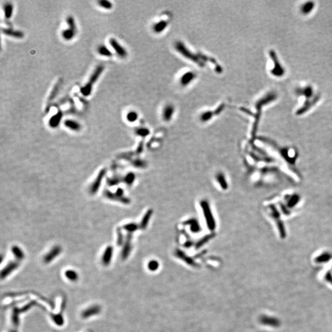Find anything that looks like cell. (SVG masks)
<instances>
[{
  "label": "cell",
  "mask_w": 332,
  "mask_h": 332,
  "mask_svg": "<svg viewBox=\"0 0 332 332\" xmlns=\"http://www.w3.org/2000/svg\"><path fill=\"white\" fill-rule=\"evenodd\" d=\"M103 71H104V67L103 65H99L95 69L94 72L90 77L88 82L83 87L81 88L80 91L84 96L87 97L91 95L92 91L93 86L101 76Z\"/></svg>",
  "instance_id": "6da1fadb"
},
{
  "label": "cell",
  "mask_w": 332,
  "mask_h": 332,
  "mask_svg": "<svg viewBox=\"0 0 332 332\" xmlns=\"http://www.w3.org/2000/svg\"><path fill=\"white\" fill-rule=\"evenodd\" d=\"M201 207L204 212L205 219L206 220V223L207 224L208 228L209 230H213L215 228V222L213 218V214L211 212L210 206L208 204V203L205 201H203L201 203Z\"/></svg>",
  "instance_id": "7a4b0ae2"
},
{
  "label": "cell",
  "mask_w": 332,
  "mask_h": 332,
  "mask_svg": "<svg viewBox=\"0 0 332 332\" xmlns=\"http://www.w3.org/2000/svg\"><path fill=\"white\" fill-rule=\"evenodd\" d=\"M62 82H63L62 79L60 78L59 79H58V81L55 82V85L53 86V88H52V89L51 91L50 95H49V96L48 97V99L47 103H46V108H45L46 113H48L50 110L52 103L54 101V99L56 98V97L57 96L58 93V92H59V91L60 89V87L62 86Z\"/></svg>",
  "instance_id": "3957f363"
},
{
  "label": "cell",
  "mask_w": 332,
  "mask_h": 332,
  "mask_svg": "<svg viewBox=\"0 0 332 332\" xmlns=\"http://www.w3.org/2000/svg\"><path fill=\"white\" fill-rule=\"evenodd\" d=\"M106 173V169H102L99 173L98 174L96 179L94 181L92 184L91 185L90 187V193L92 194H95L97 193V191L99 190L101 186L102 185V180L104 179L105 175Z\"/></svg>",
  "instance_id": "277c9868"
},
{
  "label": "cell",
  "mask_w": 332,
  "mask_h": 332,
  "mask_svg": "<svg viewBox=\"0 0 332 332\" xmlns=\"http://www.w3.org/2000/svg\"><path fill=\"white\" fill-rule=\"evenodd\" d=\"M110 44L113 49L117 53V54L121 57H125L127 55V52L126 49L115 39H110Z\"/></svg>",
  "instance_id": "5b68a950"
},
{
  "label": "cell",
  "mask_w": 332,
  "mask_h": 332,
  "mask_svg": "<svg viewBox=\"0 0 332 332\" xmlns=\"http://www.w3.org/2000/svg\"><path fill=\"white\" fill-rule=\"evenodd\" d=\"M62 252V248L60 246H55L45 255L44 258V261L46 263H49L55 259L57 256L60 254Z\"/></svg>",
  "instance_id": "8992f818"
},
{
  "label": "cell",
  "mask_w": 332,
  "mask_h": 332,
  "mask_svg": "<svg viewBox=\"0 0 332 332\" xmlns=\"http://www.w3.org/2000/svg\"><path fill=\"white\" fill-rule=\"evenodd\" d=\"M2 33L8 36H11L15 38H23L24 36V33L19 30H15L11 28H2Z\"/></svg>",
  "instance_id": "52a82bcc"
},
{
  "label": "cell",
  "mask_w": 332,
  "mask_h": 332,
  "mask_svg": "<svg viewBox=\"0 0 332 332\" xmlns=\"http://www.w3.org/2000/svg\"><path fill=\"white\" fill-rule=\"evenodd\" d=\"M62 117H63L62 112L60 110H58L55 115H53L50 118L49 121V126L52 128H57L59 126L62 121Z\"/></svg>",
  "instance_id": "ba28073f"
},
{
  "label": "cell",
  "mask_w": 332,
  "mask_h": 332,
  "mask_svg": "<svg viewBox=\"0 0 332 332\" xmlns=\"http://www.w3.org/2000/svg\"><path fill=\"white\" fill-rule=\"evenodd\" d=\"M113 253V247L110 245L108 246L106 248L104 252V254H103L102 258L103 264H104L105 265H108L110 263L111 258H112Z\"/></svg>",
  "instance_id": "9c48e42d"
},
{
  "label": "cell",
  "mask_w": 332,
  "mask_h": 332,
  "mask_svg": "<svg viewBox=\"0 0 332 332\" xmlns=\"http://www.w3.org/2000/svg\"><path fill=\"white\" fill-rule=\"evenodd\" d=\"M101 312V307L98 306L91 307L82 313V317L83 318H88L91 316L99 314Z\"/></svg>",
  "instance_id": "30bf717a"
},
{
  "label": "cell",
  "mask_w": 332,
  "mask_h": 332,
  "mask_svg": "<svg viewBox=\"0 0 332 332\" xmlns=\"http://www.w3.org/2000/svg\"><path fill=\"white\" fill-rule=\"evenodd\" d=\"M19 266V263L17 262H11L1 272V278H5L9 274H10L13 270L16 269Z\"/></svg>",
  "instance_id": "8fae6325"
},
{
  "label": "cell",
  "mask_w": 332,
  "mask_h": 332,
  "mask_svg": "<svg viewBox=\"0 0 332 332\" xmlns=\"http://www.w3.org/2000/svg\"><path fill=\"white\" fill-rule=\"evenodd\" d=\"M64 125L65 127L73 131H79L81 126V124L76 121L72 119H67L64 122Z\"/></svg>",
  "instance_id": "7c38bea8"
},
{
  "label": "cell",
  "mask_w": 332,
  "mask_h": 332,
  "mask_svg": "<svg viewBox=\"0 0 332 332\" xmlns=\"http://www.w3.org/2000/svg\"><path fill=\"white\" fill-rule=\"evenodd\" d=\"M13 10L14 7L13 5L11 3H6L4 6V17L7 19H9L11 18L12 14H13Z\"/></svg>",
  "instance_id": "4fadbf2b"
},
{
  "label": "cell",
  "mask_w": 332,
  "mask_h": 332,
  "mask_svg": "<svg viewBox=\"0 0 332 332\" xmlns=\"http://www.w3.org/2000/svg\"><path fill=\"white\" fill-rule=\"evenodd\" d=\"M76 31L70 29V28H67L66 30H64L62 32V36L63 37V38L65 40H67V41H69V40H72L75 35H76Z\"/></svg>",
  "instance_id": "5bb4252c"
},
{
  "label": "cell",
  "mask_w": 332,
  "mask_h": 332,
  "mask_svg": "<svg viewBox=\"0 0 332 332\" xmlns=\"http://www.w3.org/2000/svg\"><path fill=\"white\" fill-rule=\"evenodd\" d=\"M12 252L19 260H21L24 258V254L22 250L17 245H14L12 247Z\"/></svg>",
  "instance_id": "9a60e30c"
},
{
  "label": "cell",
  "mask_w": 332,
  "mask_h": 332,
  "mask_svg": "<svg viewBox=\"0 0 332 332\" xmlns=\"http://www.w3.org/2000/svg\"><path fill=\"white\" fill-rule=\"evenodd\" d=\"M98 52L100 55L106 57H110L113 55L111 51L103 45H101L98 48Z\"/></svg>",
  "instance_id": "2e32d148"
},
{
  "label": "cell",
  "mask_w": 332,
  "mask_h": 332,
  "mask_svg": "<svg viewBox=\"0 0 332 332\" xmlns=\"http://www.w3.org/2000/svg\"><path fill=\"white\" fill-rule=\"evenodd\" d=\"M130 236H129L127 241L125 243L124 249L123 250V252H122V256L123 258H126L128 256L130 252Z\"/></svg>",
  "instance_id": "e0dca14e"
},
{
  "label": "cell",
  "mask_w": 332,
  "mask_h": 332,
  "mask_svg": "<svg viewBox=\"0 0 332 332\" xmlns=\"http://www.w3.org/2000/svg\"><path fill=\"white\" fill-rule=\"evenodd\" d=\"M67 24L68 26V28L77 32V25L75 19L72 16H68L67 18Z\"/></svg>",
  "instance_id": "ac0fdd59"
},
{
  "label": "cell",
  "mask_w": 332,
  "mask_h": 332,
  "mask_svg": "<svg viewBox=\"0 0 332 332\" xmlns=\"http://www.w3.org/2000/svg\"><path fill=\"white\" fill-rule=\"evenodd\" d=\"M151 214H152L151 211H148V212L145 215V216L143 217V219H142V220L141 224H140V227H141V228H142V229H145V228L147 227V224L148 223V222H149V220H150Z\"/></svg>",
  "instance_id": "d6986e66"
},
{
  "label": "cell",
  "mask_w": 332,
  "mask_h": 332,
  "mask_svg": "<svg viewBox=\"0 0 332 332\" xmlns=\"http://www.w3.org/2000/svg\"><path fill=\"white\" fill-rule=\"evenodd\" d=\"M66 277L71 281H77L78 279V276L75 271H73V270H68L65 273Z\"/></svg>",
  "instance_id": "ffe728a7"
},
{
  "label": "cell",
  "mask_w": 332,
  "mask_h": 332,
  "mask_svg": "<svg viewBox=\"0 0 332 332\" xmlns=\"http://www.w3.org/2000/svg\"><path fill=\"white\" fill-rule=\"evenodd\" d=\"M98 3L100 6H101L102 7L106 9H111L113 7V4L109 1L101 0V1H99Z\"/></svg>",
  "instance_id": "44dd1931"
},
{
  "label": "cell",
  "mask_w": 332,
  "mask_h": 332,
  "mask_svg": "<svg viewBox=\"0 0 332 332\" xmlns=\"http://www.w3.org/2000/svg\"><path fill=\"white\" fill-rule=\"evenodd\" d=\"M217 180H218V183H220V186L223 188V189H227V187H228V185H227V183L226 182V180L225 179V177L223 176V174H218L217 175Z\"/></svg>",
  "instance_id": "7402d4cb"
},
{
  "label": "cell",
  "mask_w": 332,
  "mask_h": 332,
  "mask_svg": "<svg viewBox=\"0 0 332 332\" xmlns=\"http://www.w3.org/2000/svg\"><path fill=\"white\" fill-rule=\"evenodd\" d=\"M123 228H124V230L127 231L128 232H134L135 230L138 228V227L135 223H129V224L125 225L123 227Z\"/></svg>",
  "instance_id": "603a6c76"
},
{
  "label": "cell",
  "mask_w": 332,
  "mask_h": 332,
  "mask_svg": "<svg viewBox=\"0 0 332 332\" xmlns=\"http://www.w3.org/2000/svg\"><path fill=\"white\" fill-rule=\"evenodd\" d=\"M126 118L129 122H134L137 119L138 115L135 111H130L128 113Z\"/></svg>",
  "instance_id": "cb8c5ba5"
},
{
  "label": "cell",
  "mask_w": 332,
  "mask_h": 332,
  "mask_svg": "<svg viewBox=\"0 0 332 332\" xmlns=\"http://www.w3.org/2000/svg\"><path fill=\"white\" fill-rule=\"evenodd\" d=\"M135 179V176L132 173H129L124 177V181L128 185H132Z\"/></svg>",
  "instance_id": "d4e9b609"
},
{
  "label": "cell",
  "mask_w": 332,
  "mask_h": 332,
  "mask_svg": "<svg viewBox=\"0 0 332 332\" xmlns=\"http://www.w3.org/2000/svg\"><path fill=\"white\" fill-rule=\"evenodd\" d=\"M117 234H118V239H117V243L119 245H121L123 242V234L120 229H118L117 230Z\"/></svg>",
  "instance_id": "484cf974"
},
{
  "label": "cell",
  "mask_w": 332,
  "mask_h": 332,
  "mask_svg": "<svg viewBox=\"0 0 332 332\" xmlns=\"http://www.w3.org/2000/svg\"><path fill=\"white\" fill-rule=\"evenodd\" d=\"M119 183V179H116V178H113V179L108 180V184H109V185H110V186L116 185V184H118Z\"/></svg>",
  "instance_id": "4316f807"
},
{
  "label": "cell",
  "mask_w": 332,
  "mask_h": 332,
  "mask_svg": "<svg viewBox=\"0 0 332 332\" xmlns=\"http://www.w3.org/2000/svg\"><path fill=\"white\" fill-rule=\"evenodd\" d=\"M324 256V255H321L320 256H319V258L317 259V260H318L319 262H324V261L325 262V261H327V260H328L329 258L330 259V256H329V255H325V256Z\"/></svg>",
  "instance_id": "83f0119b"
},
{
  "label": "cell",
  "mask_w": 332,
  "mask_h": 332,
  "mask_svg": "<svg viewBox=\"0 0 332 332\" xmlns=\"http://www.w3.org/2000/svg\"><path fill=\"white\" fill-rule=\"evenodd\" d=\"M136 132H137V135H141V136H145V135L147 134V130L146 129H140L137 130Z\"/></svg>",
  "instance_id": "f1b7e54d"
}]
</instances>
